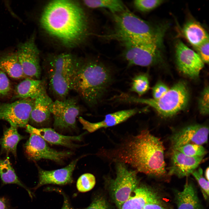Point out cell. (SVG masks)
<instances>
[{
	"mask_svg": "<svg viewBox=\"0 0 209 209\" xmlns=\"http://www.w3.org/2000/svg\"><path fill=\"white\" fill-rule=\"evenodd\" d=\"M164 151L161 140L146 129L104 154L112 161L130 165L137 172L161 177L167 173Z\"/></svg>",
	"mask_w": 209,
	"mask_h": 209,
	"instance_id": "cell-1",
	"label": "cell"
},
{
	"mask_svg": "<svg viewBox=\"0 0 209 209\" xmlns=\"http://www.w3.org/2000/svg\"><path fill=\"white\" fill-rule=\"evenodd\" d=\"M40 22L49 34L69 46L81 42L87 30L84 11L72 1L58 0L50 2L42 13Z\"/></svg>",
	"mask_w": 209,
	"mask_h": 209,
	"instance_id": "cell-2",
	"label": "cell"
},
{
	"mask_svg": "<svg viewBox=\"0 0 209 209\" xmlns=\"http://www.w3.org/2000/svg\"><path fill=\"white\" fill-rule=\"evenodd\" d=\"M110 69L96 59L79 60L73 78L71 90L75 91L89 107L102 99L111 83Z\"/></svg>",
	"mask_w": 209,
	"mask_h": 209,
	"instance_id": "cell-3",
	"label": "cell"
},
{
	"mask_svg": "<svg viewBox=\"0 0 209 209\" xmlns=\"http://www.w3.org/2000/svg\"><path fill=\"white\" fill-rule=\"evenodd\" d=\"M114 30L110 35L121 42L127 41L161 42L165 29L153 26L127 8L113 14Z\"/></svg>",
	"mask_w": 209,
	"mask_h": 209,
	"instance_id": "cell-4",
	"label": "cell"
},
{
	"mask_svg": "<svg viewBox=\"0 0 209 209\" xmlns=\"http://www.w3.org/2000/svg\"><path fill=\"white\" fill-rule=\"evenodd\" d=\"M79 60L69 53H61L48 58L44 69L49 90L55 100L67 97L71 90L73 76Z\"/></svg>",
	"mask_w": 209,
	"mask_h": 209,
	"instance_id": "cell-5",
	"label": "cell"
},
{
	"mask_svg": "<svg viewBox=\"0 0 209 209\" xmlns=\"http://www.w3.org/2000/svg\"><path fill=\"white\" fill-rule=\"evenodd\" d=\"M125 100L129 102L147 105L155 109L161 116L168 117L174 116L186 107L189 100V93L186 84L180 81L169 89L159 99L129 96L126 97Z\"/></svg>",
	"mask_w": 209,
	"mask_h": 209,
	"instance_id": "cell-6",
	"label": "cell"
},
{
	"mask_svg": "<svg viewBox=\"0 0 209 209\" xmlns=\"http://www.w3.org/2000/svg\"><path fill=\"white\" fill-rule=\"evenodd\" d=\"M162 42H122L124 48L123 57L129 66H147L156 64L162 60L160 51Z\"/></svg>",
	"mask_w": 209,
	"mask_h": 209,
	"instance_id": "cell-7",
	"label": "cell"
},
{
	"mask_svg": "<svg viewBox=\"0 0 209 209\" xmlns=\"http://www.w3.org/2000/svg\"><path fill=\"white\" fill-rule=\"evenodd\" d=\"M137 172L135 170H128L124 163H117L116 177L110 186L112 197L119 209L138 187Z\"/></svg>",
	"mask_w": 209,
	"mask_h": 209,
	"instance_id": "cell-8",
	"label": "cell"
},
{
	"mask_svg": "<svg viewBox=\"0 0 209 209\" xmlns=\"http://www.w3.org/2000/svg\"><path fill=\"white\" fill-rule=\"evenodd\" d=\"M53 119V126L56 129H74L76 118L81 111L80 107L75 98H66L53 101L50 107Z\"/></svg>",
	"mask_w": 209,
	"mask_h": 209,
	"instance_id": "cell-9",
	"label": "cell"
},
{
	"mask_svg": "<svg viewBox=\"0 0 209 209\" xmlns=\"http://www.w3.org/2000/svg\"><path fill=\"white\" fill-rule=\"evenodd\" d=\"M16 53L25 76L39 79L41 73L39 54L34 35L26 41L18 44Z\"/></svg>",
	"mask_w": 209,
	"mask_h": 209,
	"instance_id": "cell-10",
	"label": "cell"
},
{
	"mask_svg": "<svg viewBox=\"0 0 209 209\" xmlns=\"http://www.w3.org/2000/svg\"><path fill=\"white\" fill-rule=\"evenodd\" d=\"M34 99H20L10 103H0V120L8 122L10 125L26 127L29 121Z\"/></svg>",
	"mask_w": 209,
	"mask_h": 209,
	"instance_id": "cell-11",
	"label": "cell"
},
{
	"mask_svg": "<svg viewBox=\"0 0 209 209\" xmlns=\"http://www.w3.org/2000/svg\"><path fill=\"white\" fill-rule=\"evenodd\" d=\"M30 134L24 147L27 156L31 160L35 161L44 159L60 163L72 154L71 152L57 151L51 148L40 136L35 134Z\"/></svg>",
	"mask_w": 209,
	"mask_h": 209,
	"instance_id": "cell-12",
	"label": "cell"
},
{
	"mask_svg": "<svg viewBox=\"0 0 209 209\" xmlns=\"http://www.w3.org/2000/svg\"><path fill=\"white\" fill-rule=\"evenodd\" d=\"M175 57L177 65L181 72L193 79L198 77L204 64L197 53L179 41L176 46Z\"/></svg>",
	"mask_w": 209,
	"mask_h": 209,
	"instance_id": "cell-13",
	"label": "cell"
},
{
	"mask_svg": "<svg viewBox=\"0 0 209 209\" xmlns=\"http://www.w3.org/2000/svg\"><path fill=\"white\" fill-rule=\"evenodd\" d=\"M209 129L206 126L194 124L185 127L174 133L170 138L173 149L189 144L199 145L207 143Z\"/></svg>",
	"mask_w": 209,
	"mask_h": 209,
	"instance_id": "cell-14",
	"label": "cell"
},
{
	"mask_svg": "<svg viewBox=\"0 0 209 209\" xmlns=\"http://www.w3.org/2000/svg\"><path fill=\"white\" fill-rule=\"evenodd\" d=\"M79 159H76L65 167L55 170H46L38 167L39 181L33 189L35 191L41 186L48 184L63 185L71 183L73 173Z\"/></svg>",
	"mask_w": 209,
	"mask_h": 209,
	"instance_id": "cell-15",
	"label": "cell"
},
{
	"mask_svg": "<svg viewBox=\"0 0 209 209\" xmlns=\"http://www.w3.org/2000/svg\"><path fill=\"white\" fill-rule=\"evenodd\" d=\"M203 157L189 156L173 149L171 165L167 174L169 175H175L179 178L187 176L196 170Z\"/></svg>",
	"mask_w": 209,
	"mask_h": 209,
	"instance_id": "cell-16",
	"label": "cell"
},
{
	"mask_svg": "<svg viewBox=\"0 0 209 209\" xmlns=\"http://www.w3.org/2000/svg\"><path fill=\"white\" fill-rule=\"evenodd\" d=\"M141 111V110L137 108L118 111L107 114L103 120L95 123L89 122L81 117H79V120L83 129L93 132L101 128L116 125Z\"/></svg>",
	"mask_w": 209,
	"mask_h": 209,
	"instance_id": "cell-17",
	"label": "cell"
},
{
	"mask_svg": "<svg viewBox=\"0 0 209 209\" xmlns=\"http://www.w3.org/2000/svg\"><path fill=\"white\" fill-rule=\"evenodd\" d=\"M26 128V131L28 133L36 134L51 144L61 145L70 148L78 147V145L74 144L73 142L81 140L85 134L84 133L78 136H65L58 133L52 128H37L29 124Z\"/></svg>",
	"mask_w": 209,
	"mask_h": 209,
	"instance_id": "cell-18",
	"label": "cell"
},
{
	"mask_svg": "<svg viewBox=\"0 0 209 209\" xmlns=\"http://www.w3.org/2000/svg\"><path fill=\"white\" fill-rule=\"evenodd\" d=\"M53 101L47 94L46 88L43 90L34 99L29 121L37 125H42L48 122L51 115L50 107Z\"/></svg>",
	"mask_w": 209,
	"mask_h": 209,
	"instance_id": "cell-19",
	"label": "cell"
},
{
	"mask_svg": "<svg viewBox=\"0 0 209 209\" xmlns=\"http://www.w3.org/2000/svg\"><path fill=\"white\" fill-rule=\"evenodd\" d=\"M46 88L44 80L27 78L17 86L15 89V97L20 99H35Z\"/></svg>",
	"mask_w": 209,
	"mask_h": 209,
	"instance_id": "cell-20",
	"label": "cell"
},
{
	"mask_svg": "<svg viewBox=\"0 0 209 209\" xmlns=\"http://www.w3.org/2000/svg\"><path fill=\"white\" fill-rule=\"evenodd\" d=\"M177 209H202L195 188L190 182H186L182 190L175 196Z\"/></svg>",
	"mask_w": 209,
	"mask_h": 209,
	"instance_id": "cell-21",
	"label": "cell"
},
{
	"mask_svg": "<svg viewBox=\"0 0 209 209\" xmlns=\"http://www.w3.org/2000/svg\"><path fill=\"white\" fill-rule=\"evenodd\" d=\"M157 194L151 188L147 186H138L120 209H143Z\"/></svg>",
	"mask_w": 209,
	"mask_h": 209,
	"instance_id": "cell-22",
	"label": "cell"
},
{
	"mask_svg": "<svg viewBox=\"0 0 209 209\" xmlns=\"http://www.w3.org/2000/svg\"><path fill=\"white\" fill-rule=\"evenodd\" d=\"M0 70L14 79H20L25 76L16 52L0 55Z\"/></svg>",
	"mask_w": 209,
	"mask_h": 209,
	"instance_id": "cell-23",
	"label": "cell"
},
{
	"mask_svg": "<svg viewBox=\"0 0 209 209\" xmlns=\"http://www.w3.org/2000/svg\"><path fill=\"white\" fill-rule=\"evenodd\" d=\"M183 33L187 40L194 48L209 39L208 35L205 29L194 21L187 23L184 26Z\"/></svg>",
	"mask_w": 209,
	"mask_h": 209,
	"instance_id": "cell-24",
	"label": "cell"
},
{
	"mask_svg": "<svg viewBox=\"0 0 209 209\" xmlns=\"http://www.w3.org/2000/svg\"><path fill=\"white\" fill-rule=\"evenodd\" d=\"M0 177L4 185L14 184L23 188L32 199L33 193L19 180L8 158L0 159Z\"/></svg>",
	"mask_w": 209,
	"mask_h": 209,
	"instance_id": "cell-25",
	"label": "cell"
},
{
	"mask_svg": "<svg viewBox=\"0 0 209 209\" xmlns=\"http://www.w3.org/2000/svg\"><path fill=\"white\" fill-rule=\"evenodd\" d=\"M17 127L10 125L5 129L2 137L0 139V144L2 151L10 152L15 156L17 148L19 142L24 137L19 134Z\"/></svg>",
	"mask_w": 209,
	"mask_h": 209,
	"instance_id": "cell-26",
	"label": "cell"
},
{
	"mask_svg": "<svg viewBox=\"0 0 209 209\" xmlns=\"http://www.w3.org/2000/svg\"><path fill=\"white\" fill-rule=\"evenodd\" d=\"M87 6L93 8H103L109 10L113 14L121 12L127 8L123 3L116 0H88L83 1Z\"/></svg>",
	"mask_w": 209,
	"mask_h": 209,
	"instance_id": "cell-27",
	"label": "cell"
},
{
	"mask_svg": "<svg viewBox=\"0 0 209 209\" xmlns=\"http://www.w3.org/2000/svg\"><path fill=\"white\" fill-rule=\"evenodd\" d=\"M149 87L148 77L146 75L140 74L136 75L133 79L130 90L141 96L147 92Z\"/></svg>",
	"mask_w": 209,
	"mask_h": 209,
	"instance_id": "cell-28",
	"label": "cell"
},
{
	"mask_svg": "<svg viewBox=\"0 0 209 209\" xmlns=\"http://www.w3.org/2000/svg\"><path fill=\"white\" fill-rule=\"evenodd\" d=\"M175 149L190 157L204 156L207 152L202 145L189 144L176 148Z\"/></svg>",
	"mask_w": 209,
	"mask_h": 209,
	"instance_id": "cell-29",
	"label": "cell"
},
{
	"mask_svg": "<svg viewBox=\"0 0 209 209\" xmlns=\"http://www.w3.org/2000/svg\"><path fill=\"white\" fill-rule=\"evenodd\" d=\"M96 179L92 174L87 173L81 175L78 179L76 184L78 190L84 192L91 190L96 184Z\"/></svg>",
	"mask_w": 209,
	"mask_h": 209,
	"instance_id": "cell-30",
	"label": "cell"
},
{
	"mask_svg": "<svg viewBox=\"0 0 209 209\" xmlns=\"http://www.w3.org/2000/svg\"><path fill=\"white\" fill-rule=\"evenodd\" d=\"M162 0H136L134 1L135 8L138 11L147 12L152 10L163 3Z\"/></svg>",
	"mask_w": 209,
	"mask_h": 209,
	"instance_id": "cell-31",
	"label": "cell"
},
{
	"mask_svg": "<svg viewBox=\"0 0 209 209\" xmlns=\"http://www.w3.org/2000/svg\"><path fill=\"white\" fill-rule=\"evenodd\" d=\"M191 174L199 184L204 198L207 199L209 196V181L203 176L202 169L199 168L195 170Z\"/></svg>",
	"mask_w": 209,
	"mask_h": 209,
	"instance_id": "cell-32",
	"label": "cell"
},
{
	"mask_svg": "<svg viewBox=\"0 0 209 209\" xmlns=\"http://www.w3.org/2000/svg\"><path fill=\"white\" fill-rule=\"evenodd\" d=\"M209 91L208 86L202 91L199 100V109L200 113L203 115L209 114Z\"/></svg>",
	"mask_w": 209,
	"mask_h": 209,
	"instance_id": "cell-33",
	"label": "cell"
},
{
	"mask_svg": "<svg viewBox=\"0 0 209 209\" xmlns=\"http://www.w3.org/2000/svg\"><path fill=\"white\" fill-rule=\"evenodd\" d=\"M11 90V84L6 74L0 70V98L9 95Z\"/></svg>",
	"mask_w": 209,
	"mask_h": 209,
	"instance_id": "cell-34",
	"label": "cell"
},
{
	"mask_svg": "<svg viewBox=\"0 0 209 209\" xmlns=\"http://www.w3.org/2000/svg\"><path fill=\"white\" fill-rule=\"evenodd\" d=\"M209 45L208 39L194 48L204 63L208 64L209 62Z\"/></svg>",
	"mask_w": 209,
	"mask_h": 209,
	"instance_id": "cell-35",
	"label": "cell"
},
{
	"mask_svg": "<svg viewBox=\"0 0 209 209\" xmlns=\"http://www.w3.org/2000/svg\"><path fill=\"white\" fill-rule=\"evenodd\" d=\"M168 87L161 82H158L153 87L152 94L153 99H157L162 97L168 90Z\"/></svg>",
	"mask_w": 209,
	"mask_h": 209,
	"instance_id": "cell-36",
	"label": "cell"
},
{
	"mask_svg": "<svg viewBox=\"0 0 209 209\" xmlns=\"http://www.w3.org/2000/svg\"><path fill=\"white\" fill-rule=\"evenodd\" d=\"M143 209H167L157 194L149 202L146 204Z\"/></svg>",
	"mask_w": 209,
	"mask_h": 209,
	"instance_id": "cell-37",
	"label": "cell"
},
{
	"mask_svg": "<svg viewBox=\"0 0 209 209\" xmlns=\"http://www.w3.org/2000/svg\"><path fill=\"white\" fill-rule=\"evenodd\" d=\"M85 209H110L106 200L102 197H97Z\"/></svg>",
	"mask_w": 209,
	"mask_h": 209,
	"instance_id": "cell-38",
	"label": "cell"
},
{
	"mask_svg": "<svg viewBox=\"0 0 209 209\" xmlns=\"http://www.w3.org/2000/svg\"><path fill=\"white\" fill-rule=\"evenodd\" d=\"M58 191L64 197L63 204L61 209H75L73 208L70 204L66 196L62 191L59 190ZM82 209H85V208Z\"/></svg>",
	"mask_w": 209,
	"mask_h": 209,
	"instance_id": "cell-39",
	"label": "cell"
},
{
	"mask_svg": "<svg viewBox=\"0 0 209 209\" xmlns=\"http://www.w3.org/2000/svg\"><path fill=\"white\" fill-rule=\"evenodd\" d=\"M0 209H10L8 202L4 197H0Z\"/></svg>",
	"mask_w": 209,
	"mask_h": 209,
	"instance_id": "cell-40",
	"label": "cell"
},
{
	"mask_svg": "<svg viewBox=\"0 0 209 209\" xmlns=\"http://www.w3.org/2000/svg\"><path fill=\"white\" fill-rule=\"evenodd\" d=\"M209 167H208L206 169L205 172V178L208 181H209Z\"/></svg>",
	"mask_w": 209,
	"mask_h": 209,
	"instance_id": "cell-41",
	"label": "cell"
}]
</instances>
